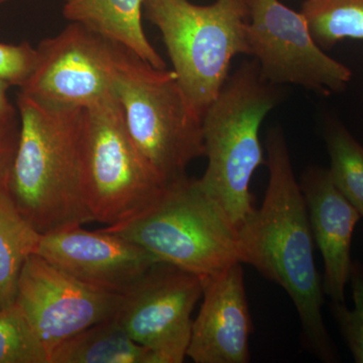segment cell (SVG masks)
Listing matches in <instances>:
<instances>
[{"label": "cell", "instance_id": "6da1fadb", "mask_svg": "<svg viewBox=\"0 0 363 363\" xmlns=\"http://www.w3.org/2000/svg\"><path fill=\"white\" fill-rule=\"evenodd\" d=\"M269 185L259 209L238 228L241 264H250L292 298L307 347L322 362L337 360L322 315L324 291L314 259L313 233L283 130L266 138Z\"/></svg>", "mask_w": 363, "mask_h": 363}, {"label": "cell", "instance_id": "7a4b0ae2", "mask_svg": "<svg viewBox=\"0 0 363 363\" xmlns=\"http://www.w3.org/2000/svg\"><path fill=\"white\" fill-rule=\"evenodd\" d=\"M18 109L7 185L21 213L40 234L93 222L81 192L84 108L52 106L20 92Z\"/></svg>", "mask_w": 363, "mask_h": 363}, {"label": "cell", "instance_id": "3957f363", "mask_svg": "<svg viewBox=\"0 0 363 363\" xmlns=\"http://www.w3.org/2000/svg\"><path fill=\"white\" fill-rule=\"evenodd\" d=\"M279 99L278 87L262 77L257 62H245L203 116L208 164L199 182L238 229L255 209L250 181L267 164L260 126Z\"/></svg>", "mask_w": 363, "mask_h": 363}, {"label": "cell", "instance_id": "277c9868", "mask_svg": "<svg viewBox=\"0 0 363 363\" xmlns=\"http://www.w3.org/2000/svg\"><path fill=\"white\" fill-rule=\"evenodd\" d=\"M112 92L136 150L167 185L187 178L191 162L205 157L201 116L175 72L157 69L117 45Z\"/></svg>", "mask_w": 363, "mask_h": 363}, {"label": "cell", "instance_id": "5b68a950", "mask_svg": "<svg viewBox=\"0 0 363 363\" xmlns=\"http://www.w3.org/2000/svg\"><path fill=\"white\" fill-rule=\"evenodd\" d=\"M145 16L159 28L177 79L189 102L204 116L229 76L231 61L248 55L247 0H143Z\"/></svg>", "mask_w": 363, "mask_h": 363}, {"label": "cell", "instance_id": "8992f818", "mask_svg": "<svg viewBox=\"0 0 363 363\" xmlns=\"http://www.w3.org/2000/svg\"><path fill=\"white\" fill-rule=\"evenodd\" d=\"M104 230L201 279L241 264L238 229L199 180L188 177L169 185L147 211Z\"/></svg>", "mask_w": 363, "mask_h": 363}, {"label": "cell", "instance_id": "52a82bcc", "mask_svg": "<svg viewBox=\"0 0 363 363\" xmlns=\"http://www.w3.org/2000/svg\"><path fill=\"white\" fill-rule=\"evenodd\" d=\"M80 182L91 218L107 226L143 213L168 190L133 145L114 95L83 109Z\"/></svg>", "mask_w": 363, "mask_h": 363}, {"label": "cell", "instance_id": "ba28073f", "mask_svg": "<svg viewBox=\"0 0 363 363\" xmlns=\"http://www.w3.org/2000/svg\"><path fill=\"white\" fill-rule=\"evenodd\" d=\"M250 56L274 85L293 84L329 95L347 88L352 72L313 39L302 13L279 0H247Z\"/></svg>", "mask_w": 363, "mask_h": 363}, {"label": "cell", "instance_id": "9c48e42d", "mask_svg": "<svg viewBox=\"0 0 363 363\" xmlns=\"http://www.w3.org/2000/svg\"><path fill=\"white\" fill-rule=\"evenodd\" d=\"M202 294L201 278L157 262L123 296L114 318L133 340L154 350L160 363H181L190 343L191 315Z\"/></svg>", "mask_w": 363, "mask_h": 363}, {"label": "cell", "instance_id": "30bf717a", "mask_svg": "<svg viewBox=\"0 0 363 363\" xmlns=\"http://www.w3.org/2000/svg\"><path fill=\"white\" fill-rule=\"evenodd\" d=\"M117 45L72 23L40 42L37 66L21 93L67 108H86L112 96Z\"/></svg>", "mask_w": 363, "mask_h": 363}, {"label": "cell", "instance_id": "8fae6325", "mask_svg": "<svg viewBox=\"0 0 363 363\" xmlns=\"http://www.w3.org/2000/svg\"><path fill=\"white\" fill-rule=\"evenodd\" d=\"M121 298L86 285L32 255L21 269L16 302L51 357L64 341L116 316Z\"/></svg>", "mask_w": 363, "mask_h": 363}, {"label": "cell", "instance_id": "7c38bea8", "mask_svg": "<svg viewBox=\"0 0 363 363\" xmlns=\"http://www.w3.org/2000/svg\"><path fill=\"white\" fill-rule=\"evenodd\" d=\"M35 255L86 285L119 296L133 290L161 262L133 241L82 226L40 234Z\"/></svg>", "mask_w": 363, "mask_h": 363}, {"label": "cell", "instance_id": "4fadbf2b", "mask_svg": "<svg viewBox=\"0 0 363 363\" xmlns=\"http://www.w3.org/2000/svg\"><path fill=\"white\" fill-rule=\"evenodd\" d=\"M203 303L187 357L196 363H247L252 324L240 262L202 279Z\"/></svg>", "mask_w": 363, "mask_h": 363}, {"label": "cell", "instance_id": "5bb4252c", "mask_svg": "<svg viewBox=\"0 0 363 363\" xmlns=\"http://www.w3.org/2000/svg\"><path fill=\"white\" fill-rule=\"evenodd\" d=\"M301 189L309 214L313 238L324 262V294L332 302H345L353 262L351 241L362 215L334 185L328 169L311 167Z\"/></svg>", "mask_w": 363, "mask_h": 363}, {"label": "cell", "instance_id": "9a60e30c", "mask_svg": "<svg viewBox=\"0 0 363 363\" xmlns=\"http://www.w3.org/2000/svg\"><path fill=\"white\" fill-rule=\"evenodd\" d=\"M143 0H64L63 14L71 23L121 45L157 69L167 64L143 30Z\"/></svg>", "mask_w": 363, "mask_h": 363}, {"label": "cell", "instance_id": "2e32d148", "mask_svg": "<svg viewBox=\"0 0 363 363\" xmlns=\"http://www.w3.org/2000/svg\"><path fill=\"white\" fill-rule=\"evenodd\" d=\"M50 363H160V359L112 317L60 344L52 351Z\"/></svg>", "mask_w": 363, "mask_h": 363}, {"label": "cell", "instance_id": "e0dca14e", "mask_svg": "<svg viewBox=\"0 0 363 363\" xmlns=\"http://www.w3.org/2000/svg\"><path fill=\"white\" fill-rule=\"evenodd\" d=\"M7 174L0 175V309L16 301L21 269L40 236L13 201Z\"/></svg>", "mask_w": 363, "mask_h": 363}, {"label": "cell", "instance_id": "ac0fdd59", "mask_svg": "<svg viewBox=\"0 0 363 363\" xmlns=\"http://www.w3.org/2000/svg\"><path fill=\"white\" fill-rule=\"evenodd\" d=\"M301 13L324 51L345 39L363 40V0H306Z\"/></svg>", "mask_w": 363, "mask_h": 363}, {"label": "cell", "instance_id": "d6986e66", "mask_svg": "<svg viewBox=\"0 0 363 363\" xmlns=\"http://www.w3.org/2000/svg\"><path fill=\"white\" fill-rule=\"evenodd\" d=\"M334 185L363 216V145L342 124L331 123L325 133Z\"/></svg>", "mask_w": 363, "mask_h": 363}, {"label": "cell", "instance_id": "ffe728a7", "mask_svg": "<svg viewBox=\"0 0 363 363\" xmlns=\"http://www.w3.org/2000/svg\"><path fill=\"white\" fill-rule=\"evenodd\" d=\"M0 363H50V354L21 306L0 309Z\"/></svg>", "mask_w": 363, "mask_h": 363}, {"label": "cell", "instance_id": "44dd1931", "mask_svg": "<svg viewBox=\"0 0 363 363\" xmlns=\"http://www.w3.org/2000/svg\"><path fill=\"white\" fill-rule=\"evenodd\" d=\"M350 283L352 290V309H348L345 302H332L330 308L353 359L363 363V267L359 262H353Z\"/></svg>", "mask_w": 363, "mask_h": 363}, {"label": "cell", "instance_id": "7402d4cb", "mask_svg": "<svg viewBox=\"0 0 363 363\" xmlns=\"http://www.w3.org/2000/svg\"><path fill=\"white\" fill-rule=\"evenodd\" d=\"M38 50L28 43L7 45L0 43V80L21 88L35 71Z\"/></svg>", "mask_w": 363, "mask_h": 363}, {"label": "cell", "instance_id": "603a6c76", "mask_svg": "<svg viewBox=\"0 0 363 363\" xmlns=\"http://www.w3.org/2000/svg\"><path fill=\"white\" fill-rule=\"evenodd\" d=\"M18 123L16 116H0V175L9 172L13 161L20 128Z\"/></svg>", "mask_w": 363, "mask_h": 363}, {"label": "cell", "instance_id": "cb8c5ba5", "mask_svg": "<svg viewBox=\"0 0 363 363\" xmlns=\"http://www.w3.org/2000/svg\"><path fill=\"white\" fill-rule=\"evenodd\" d=\"M11 87L7 83L0 80V116H16V111L9 102L7 90Z\"/></svg>", "mask_w": 363, "mask_h": 363}, {"label": "cell", "instance_id": "d4e9b609", "mask_svg": "<svg viewBox=\"0 0 363 363\" xmlns=\"http://www.w3.org/2000/svg\"><path fill=\"white\" fill-rule=\"evenodd\" d=\"M6 1V0H0V2Z\"/></svg>", "mask_w": 363, "mask_h": 363}]
</instances>
